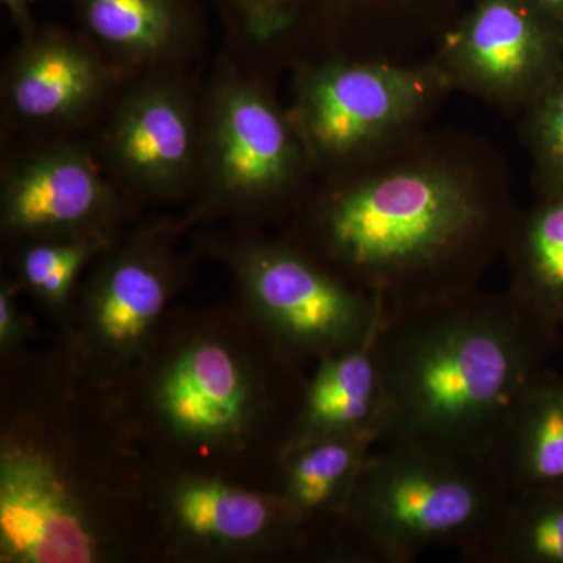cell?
<instances>
[{
	"mask_svg": "<svg viewBox=\"0 0 563 563\" xmlns=\"http://www.w3.org/2000/svg\"><path fill=\"white\" fill-rule=\"evenodd\" d=\"M24 368L0 433V561L157 554L150 466L113 391L85 376L65 350Z\"/></svg>",
	"mask_w": 563,
	"mask_h": 563,
	"instance_id": "6da1fadb",
	"label": "cell"
},
{
	"mask_svg": "<svg viewBox=\"0 0 563 563\" xmlns=\"http://www.w3.org/2000/svg\"><path fill=\"white\" fill-rule=\"evenodd\" d=\"M306 380L235 307L169 313L139 369L111 391L151 465L242 484L257 470L272 484Z\"/></svg>",
	"mask_w": 563,
	"mask_h": 563,
	"instance_id": "7a4b0ae2",
	"label": "cell"
},
{
	"mask_svg": "<svg viewBox=\"0 0 563 563\" xmlns=\"http://www.w3.org/2000/svg\"><path fill=\"white\" fill-rule=\"evenodd\" d=\"M558 325L517 292L473 290L384 314L374 352L387 395L379 443L488 459L544 369Z\"/></svg>",
	"mask_w": 563,
	"mask_h": 563,
	"instance_id": "3957f363",
	"label": "cell"
},
{
	"mask_svg": "<svg viewBox=\"0 0 563 563\" xmlns=\"http://www.w3.org/2000/svg\"><path fill=\"white\" fill-rule=\"evenodd\" d=\"M493 218L446 173L413 169L355 185L321 211L324 265L379 301L384 314L472 290Z\"/></svg>",
	"mask_w": 563,
	"mask_h": 563,
	"instance_id": "277c9868",
	"label": "cell"
},
{
	"mask_svg": "<svg viewBox=\"0 0 563 563\" xmlns=\"http://www.w3.org/2000/svg\"><path fill=\"white\" fill-rule=\"evenodd\" d=\"M507 495L493 457L376 444L325 537L322 558L409 563L433 548L461 554L479 539Z\"/></svg>",
	"mask_w": 563,
	"mask_h": 563,
	"instance_id": "5b68a950",
	"label": "cell"
},
{
	"mask_svg": "<svg viewBox=\"0 0 563 563\" xmlns=\"http://www.w3.org/2000/svg\"><path fill=\"white\" fill-rule=\"evenodd\" d=\"M225 257L239 309L298 368L368 343L383 321L376 298L301 247L244 242Z\"/></svg>",
	"mask_w": 563,
	"mask_h": 563,
	"instance_id": "8992f818",
	"label": "cell"
},
{
	"mask_svg": "<svg viewBox=\"0 0 563 563\" xmlns=\"http://www.w3.org/2000/svg\"><path fill=\"white\" fill-rule=\"evenodd\" d=\"M172 244L162 229L111 243L69 303L66 354L109 390L139 369L169 317L184 279Z\"/></svg>",
	"mask_w": 563,
	"mask_h": 563,
	"instance_id": "52a82bcc",
	"label": "cell"
},
{
	"mask_svg": "<svg viewBox=\"0 0 563 563\" xmlns=\"http://www.w3.org/2000/svg\"><path fill=\"white\" fill-rule=\"evenodd\" d=\"M147 466L163 554L191 562L312 558V536L276 492L218 474Z\"/></svg>",
	"mask_w": 563,
	"mask_h": 563,
	"instance_id": "ba28073f",
	"label": "cell"
},
{
	"mask_svg": "<svg viewBox=\"0 0 563 563\" xmlns=\"http://www.w3.org/2000/svg\"><path fill=\"white\" fill-rule=\"evenodd\" d=\"M301 166V144L272 99L252 81L225 76L202 120L201 173L214 201L235 209L272 201Z\"/></svg>",
	"mask_w": 563,
	"mask_h": 563,
	"instance_id": "9c48e42d",
	"label": "cell"
},
{
	"mask_svg": "<svg viewBox=\"0 0 563 563\" xmlns=\"http://www.w3.org/2000/svg\"><path fill=\"white\" fill-rule=\"evenodd\" d=\"M120 213L117 190L77 144L32 151L3 168L0 220L14 239H114Z\"/></svg>",
	"mask_w": 563,
	"mask_h": 563,
	"instance_id": "30bf717a",
	"label": "cell"
},
{
	"mask_svg": "<svg viewBox=\"0 0 563 563\" xmlns=\"http://www.w3.org/2000/svg\"><path fill=\"white\" fill-rule=\"evenodd\" d=\"M428 91L418 70L374 63L322 66L299 88V132L317 154L344 157L409 120Z\"/></svg>",
	"mask_w": 563,
	"mask_h": 563,
	"instance_id": "8fae6325",
	"label": "cell"
},
{
	"mask_svg": "<svg viewBox=\"0 0 563 563\" xmlns=\"http://www.w3.org/2000/svg\"><path fill=\"white\" fill-rule=\"evenodd\" d=\"M106 146L129 187L154 198L180 196L201 173L202 121L190 91L172 79L135 85L114 110Z\"/></svg>",
	"mask_w": 563,
	"mask_h": 563,
	"instance_id": "7c38bea8",
	"label": "cell"
},
{
	"mask_svg": "<svg viewBox=\"0 0 563 563\" xmlns=\"http://www.w3.org/2000/svg\"><path fill=\"white\" fill-rule=\"evenodd\" d=\"M110 79L90 44L69 33L33 29L3 69V107L21 124L68 128L101 106Z\"/></svg>",
	"mask_w": 563,
	"mask_h": 563,
	"instance_id": "4fadbf2b",
	"label": "cell"
},
{
	"mask_svg": "<svg viewBox=\"0 0 563 563\" xmlns=\"http://www.w3.org/2000/svg\"><path fill=\"white\" fill-rule=\"evenodd\" d=\"M385 421L387 395L373 336L313 366L287 446L339 435L372 437L377 444Z\"/></svg>",
	"mask_w": 563,
	"mask_h": 563,
	"instance_id": "5bb4252c",
	"label": "cell"
},
{
	"mask_svg": "<svg viewBox=\"0 0 563 563\" xmlns=\"http://www.w3.org/2000/svg\"><path fill=\"white\" fill-rule=\"evenodd\" d=\"M374 446L372 437H328L287 446L277 459L272 490L312 536L313 555L320 558Z\"/></svg>",
	"mask_w": 563,
	"mask_h": 563,
	"instance_id": "9a60e30c",
	"label": "cell"
},
{
	"mask_svg": "<svg viewBox=\"0 0 563 563\" xmlns=\"http://www.w3.org/2000/svg\"><path fill=\"white\" fill-rule=\"evenodd\" d=\"M492 457L509 492L563 487V376L544 368L533 377Z\"/></svg>",
	"mask_w": 563,
	"mask_h": 563,
	"instance_id": "2e32d148",
	"label": "cell"
},
{
	"mask_svg": "<svg viewBox=\"0 0 563 563\" xmlns=\"http://www.w3.org/2000/svg\"><path fill=\"white\" fill-rule=\"evenodd\" d=\"M455 54L474 81L509 95L539 68L543 36L521 0H483L463 24Z\"/></svg>",
	"mask_w": 563,
	"mask_h": 563,
	"instance_id": "e0dca14e",
	"label": "cell"
},
{
	"mask_svg": "<svg viewBox=\"0 0 563 563\" xmlns=\"http://www.w3.org/2000/svg\"><path fill=\"white\" fill-rule=\"evenodd\" d=\"M88 36L114 57L132 63L169 60L191 31L187 0H73Z\"/></svg>",
	"mask_w": 563,
	"mask_h": 563,
	"instance_id": "ac0fdd59",
	"label": "cell"
},
{
	"mask_svg": "<svg viewBox=\"0 0 563 563\" xmlns=\"http://www.w3.org/2000/svg\"><path fill=\"white\" fill-rule=\"evenodd\" d=\"M459 558L468 563H563V487L509 492L487 529Z\"/></svg>",
	"mask_w": 563,
	"mask_h": 563,
	"instance_id": "d6986e66",
	"label": "cell"
},
{
	"mask_svg": "<svg viewBox=\"0 0 563 563\" xmlns=\"http://www.w3.org/2000/svg\"><path fill=\"white\" fill-rule=\"evenodd\" d=\"M517 295L555 325L563 324V201L533 214L515 243Z\"/></svg>",
	"mask_w": 563,
	"mask_h": 563,
	"instance_id": "ffe728a7",
	"label": "cell"
},
{
	"mask_svg": "<svg viewBox=\"0 0 563 563\" xmlns=\"http://www.w3.org/2000/svg\"><path fill=\"white\" fill-rule=\"evenodd\" d=\"M113 242L101 236L27 242L18 262L21 282L43 306L68 310L81 272Z\"/></svg>",
	"mask_w": 563,
	"mask_h": 563,
	"instance_id": "44dd1931",
	"label": "cell"
},
{
	"mask_svg": "<svg viewBox=\"0 0 563 563\" xmlns=\"http://www.w3.org/2000/svg\"><path fill=\"white\" fill-rule=\"evenodd\" d=\"M244 24L255 35H269L282 27L296 0H231Z\"/></svg>",
	"mask_w": 563,
	"mask_h": 563,
	"instance_id": "7402d4cb",
	"label": "cell"
},
{
	"mask_svg": "<svg viewBox=\"0 0 563 563\" xmlns=\"http://www.w3.org/2000/svg\"><path fill=\"white\" fill-rule=\"evenodd\" d=\"M27 329L22 320L13 288L2 284L0 288V352L3 358L18 357L21 344L24 343Z\"/></svg>",
	"mask_w": 563,
	"mask_h": 563,
	"instance_id": "603a6c76",
	"label": "cell"
},
{
	"mask_svg": "<svg viewBox=\"0 0 563 563\" xmlns=\"http://www.w3.org/2000/svg\"><path fill=\"white\" fill-rule=\"evenodd\" d=\"M542 141L547 157L563 169V85L544 109Z\"/></svg>",
	"mask_w": 563,
	"mask_h": 563,
	"instance_id": "cb8c5ba5",
	"label": "cell"
},
{
	"mask_svg": "<svg viewBox=\"0 0 563 563\" xmlns=\"http://www.w3.org/2000/svg\"><path fill=\"white\" fill-rule=\"evenodd\" d=\"M31 2L32 0H2L3 5L9 10L10 16L13 18L24 35L35 29L33 27Z\"/></svg>",
	"mask_w": 563,
	"mask_h": 563,
	"instance_id": "d4e9b609",
	"label": "cell"
},
{
	"mask_svg": "<svg viewBox=\"0 0 563 563\" xmlns=\"http://www.w3.org/2000/svg\"><path fill=\"white\" fill-rule=\"evenodd\" d=\"M548 10L563 11V0H533Z\"/></svg>",
	"mask_w": 563,
	"mask_h": 563,
	"instance_id": "484cf974",
	"label": "cell"
}]
</instances>
